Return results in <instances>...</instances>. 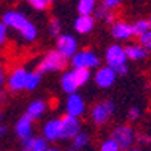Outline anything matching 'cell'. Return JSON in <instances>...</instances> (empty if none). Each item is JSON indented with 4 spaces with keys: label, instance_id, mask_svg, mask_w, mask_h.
<instances>
[{
    "label": "cell",
    "instance_id": "484cf974",
    "mask_svg": "<svg viewBox=\"0 0 151 151\" xmlns=\"http://www.w3.org/2000/svg\"><path fill=\"white\" fill-rule=\"evenodd\" d=\"M30 151H47V139L45 137H33Z\"/></svg>",
    "mask_w": 151,
    "mask_h": 151
},
{
    "label": "cell",
    "instance_id": "ac0fdd59",
    "mask_svg": "<svg viewBox=\"0 0 151 151\" xmlns=\"http://www.w3.org/2000/svg\"><path fill=\"white\" fill-rule=\"evenodd\" d=\"M92 17H94L95 20H103V21L107 23V24H112L113 21H115V14H113L109 8H106L103 3L95 6V9H94V12H92Z\"/></svg>",
    "mask_w": 151,
    "mask_h": 151
},
{
    "label": "cell",
    "instance_id": "f546056e",
    "mask_svg": "<svg viewBox=\"0 0 151 151\" xmlns=\"http://www.w3.org/2000/svg\"><path fill=\"white\" fill-rule=\"evenodd\" d=\"M30 3V6L36 11H45L47 6H48V2L47 0H27Z\"/></svg>",
    "mask_w": 151,
    "mask_h": 151
},
{
    "label": "cell",
    "instance_id": "5b68a950",
    "mask_svg": "<svg viewBox=\"0 0 151 151\" xmlns=\"http://www.w3.org/2000/svg\"><path fill=\"white\" fill-rule=\"evenodd\" d=\"M110 137L119 145L121 150H127L134 141V132L129 125H119L112 132Z\"/></svg>",
    "mask_w": 151,
    "mask_h": 151
},
{
    "label": "cell",
    "instance_id": "30bf717a",
    "mask_svg": "<svg viewBox=\"0 0 151 151\" xmlns=\"http://www.w3.org/2000/svg\"><path fill=\"white\" fill-rule=\"evenodd\" d=\"M8 27L14 29V30H18L21 32L24 27H26V24L29 23V20L26 18V15L21 14L18 11H8L6 14L3 15V20H2Z\"/></svg>",
    "mask_w": 151,
    "mask_h": 151
},
{
    "label": "cell",
    "instance_id": "d590c367",
    "mask_svg": "<svg viewBox=\"0 0 151 151\" xmlns=\"http://www.w3.org/2000/svg\"><path fill=\"white\" fill-rule=\"evenodd\" d=\"M0 101H3V91L0 89Z\"/></svg>",
    "mask_w": 151,
    "mask_h": 151
},
{
    "label": "cell",
    "instance_id": "83f0119b",
    "mask_svg": "<svg viewBox=\"0 0 151 151\" xmlns=\"http://www.w3.org/2000/svg\"><path fill=\"white\" fill-rule=\"evenodd\" d=\"M100 151H121L119 145L112 139V137H109L107 141H104L101 144V148H100Z\"/></svg>",
    "mask_w": 151,
    "mask_h": 151
},
{
    "label": "cell",
    "instance_id": "836d02e7",
    "mask_svg": "<svg viewBox=\"0 0 151 151\" xmlns=\"http://www.w3.org/2000/svg\"><path fill=\"white\" fill-rule=\"evenodd\" d=\"M5 80H6V73H5V68H3V65L0 64V86H2V85L5 83Z\"/></svg>",
    "mask_w": 151,
    "mask_h": 151
},
{
    "label": "cell",
    "instance_id": "603a6c76",
    "mask_svg": "<svg viewBox=\"0 0 151 151\" xmlns=\"http://www.w3.org/2000/svg\"><path fill=\"white\" fill-rule=\"evenodd\" d=\"M20 33H21V36H23V40H26V41H33V40H36V36H38L36 26H35L32 21H29V23L26 24V27H24Z\"/></svg>",
    "mask_w": 151,
    "mask_h": 151
},
{
    "label": "cell",
    "instance_id": "60d3db41",
    "mask_svg": "<svg viewBox=\"0 0 151 151\" xmlns=\"http://www.w3.org/2000/svg\"><path fill=\"white\" fill-rule=\"evenodd\" d=\"M47 151H58V150H47Z\"/></svg>",
    "mask_w": 151,
    "mask_h": 151
},
{
    "label": "cell",
    "instance_id": "277c9868",
    "mask_svg": "<svg viewBox=\"0 0 151 151\" xmlns=\"http://www.w3.org/2000/svg\"><path fill=\"white\" fill-rule=\"evenodd\" d=\"M104 59H106V64L110 68H115L118 65L127 64V55H125V52H124V47L119 45V44L109 45L107 50H106Z\"/></svg>",
    "mask_w": 151,
    "mask_h": 151
},
{
    "label": "cell",
    "instance_id": "e575fe53",
    "mask_svg": "<svg viewBox=\"0 0 151 151\" xmlns=\"http://www.w3.org/2000/svg\"><path fill=\"white\" fill-rule=\"evenodd\" d=\"M6 133V125H3L2 122H0V136H3Z\"/></svg>",
    "mask_w": 151,
    "mask_h": 151
},
{
    "label": "cell",
    "instance_id": "7c38bea8",
    "mask_svg": "<svg viewBox=\"0 0 151 151\" xmlns=\"http://www.w3.org/2000/svg\"><path fill=\"white\" fill-rule=\"evenodd\" d=\"M110 33L118 41H127V40H130L132 36H134L133 35V29H132V24L125 23V21H113Z\"/></svg>",
    "mask_w": 151,
    "mask_h": 151
},
{
    "label": "cell",
    "instance_id": "8fae6325",
    "mask_svg": "<svg viewBox=\"0 0 151 151\" xmlns=\"http://www.w3.org/2000/svg\"><path fill=\"white\" fill-rule=\"evenodd\" d=\"M65 107H67V113H68V115L77 116V118H79L80 115H83V112H85V109H86L85 100H83L79 94H76V92L70 94V97L67 98Z\"/></svg>",
    "mask_w": 151,
    "mask_h": 151
},
{
    "label": "cell",
    "instance_id": "74e56055",
    "mask_svg": "<svg viewBox=\"0 0 151 151\" xmlns=\"http://www.w3.org/2000/svg\"><path fill=\"white\" fill-rule=\"evenodd\" d=\"M47 2H48V3H52V2H55V0H47Z\"/></svg>",
    "mask_w": 151,
    "mask_h": 151
},
{
    "label": "cell",
    "instance_id": "b9f144b4",
    "mask_svg": "<svg viewBox=\"0 0 151 151\" xmlns=\"http://www.w3.org/2000/svg\"><path fill=\"white\" fill-rule=\"evenodd\" d=\"M148 21H150V27H151V18H150V20H148Z\"/></svg>",
    "mask_w": 151,
    "mask_h": 151
},
{
    "label": "cell",
    "instance_id": "4316f807",
    "mask_svg": "<svg viewBox=\"0 0 151 151\" xmlns=\"http://www.w3.org/2000/svg\"><path fill=\"white\" fill-rule=\"evenodd\" d=\"M60 29H62V24L58 18H52L48 24V32L52 36H59L60 35Z\"/></svg>",
    "mask_w": 151,
    "mask_h": 151
},
{
    "label": "cell",
    "instance_id": "5bb4252c",
    "mask_svg": "<svg viewBox=\"0 0 151 151\" xmlns=\"http://www.w3.org/2000/svg\"><path fill=\"white\" fill-rule=\"evenodd\" d=\"M32 118L29 115H23L18 122L15 124V134L20 137V139H26V137L32 136Z\"/></svg>",
    "mask_w": 151,
    "mask_h": 151
},
{
    "label": "cell",
    "instance_id": "1f68e13d",
    "mask_svg": "<svg viewBox=\"0 0 151 151\" xmlns=\"http://www.w3.org/2000/svg\"><path fill=\"white\" fill-rule=\"evenodd\" d=\"M101 3L109 9H115L116 6H119L122 3V0H101Z\"/></svg>",
    "mask_w": 151,
    "mask_h": 151
},
{
    "label": "cell",
    "instance_id": "8992f818",
    "mask_svg": "<svg viewBox=\"0 0 151 151\" xmlns=\"http://www.w3.org/2000/svg\"><path fill=\"white\" fill-rule=\"evenodd\" d=\"M62 122V134H60V139H73V137L80 132V122L77 116H73V115H64L60 118Z\"/></svg>",
    "mask_w": 151,
    "mask_h": 151
},
{
    "label": "cell",
    "instance_id": "9a60e30c",
    "mask_svg": "<svg viewBox=\"0 0 151 151\" xmlns=\"http://www.w3.org/2000/svg\"><path fill=\"white\" fill-rule=\"evenodd\" d=\"M95 26V18L92 15H79L74 21V29L82 35L89 33Z\"/></svg>",
    "mask_w": 151,
    "mask_h": 151
},
{
    "label": "cell",
    "instance_id": "f1b7e54d",
    "mask_svg": "<svg viewBox=\"0 0 151 151\" xmlns=\"http://www.w3.org/2000/svg\"><path fill=\"white\" fill-rule=\"evenodd\" d=\"M139 44H141L142 47H145L148 52H151V29L147 30L145 33H142V35L139 36Z\"/></svg>",
    "mask_w": 151,
    "mask_h": 151
},
{
    "label": "cell",
    "instance_id": "ab89813d",
    "mask_svg": "<svg viewBox=\"0 0 151 151\" xmlns=\"http://www.w3.org/2000/svg\"><path fill=\"white\" fill-rule=\"evenodd\" d=\"M148 142H150V144H151V137H148Z\"/></svg>",
    "mask_w": 151,
    "mask_h": 151
},
{
    "label": "cell",
    "instance_id": "cb8c5ba5",
    "mask_svg": "<svg viewBox=\"0 0 151 151\" xmlns=\"http://www.w3.org/2000/svg\"><path fill=\"white\" fill-rule=\"evenodd\" d=\"M132 29H133V35L134 36H141L142 33H145L147 30H150V21L148 20H137L136 23L132 24Z\"/></svg>",
    "mask_w": 151,
    "mask_h": 151
},
{
    "label": "cell",
    "instance_id": "d6a6232c",
    "mask_svg": "<svg viewBox=\"0 0 151 151\" xmlns=\"http://www.w3.org/2000/svg\"><path fill=\"white\" fill-rule=\"evenodd\" d=\"M141 116V109L139 107H132L130 110H129V118L132 119V121H134V119H137V118H139Z\"/></svg>",
    "mask_w": 151,
    "mask_h": 151
},
{
    "label": "cell",
    "instance_id": "4fadbf2b",
    "mask_svg": "<svg viewBox=\"0 0 151 151\" xmlns=\"http://www.w3.org/2000/svg\"><path fill=\"white\" fill-rule=\"evenodd\" d=\"M42 134L47 141H58L60 139V134H62V122H60V118H56V119H50L45 122L44 129H42Z\"/></svg>",
    "mask_w": 151,
    "mask_h": 151
},
{
    "label": "cell",
    "instance_id": "f35d334b",
    "mask_svg": "<svg viewBox=\"0 0 151 151\" xmlns=\"http://www.w3.org/2000/svg\"><path fill=\"white\" fill-rule=\"evenodd\" d=\"M129 151H141V150H129Z\"/></svg>",
    "mask_w": 151,
    "mask_h": 151
},
{
    "label": "cell",
    "instance_id": "3957f363",
    "mask_svg": "<svg viewBox=\"0 0 151 151\" xmlns=\"http://www.w3.org/2000/svg\"><path fill=\"white\" fill-rule=\"evenodd\" d=\"M113 110H115V104H113L112 101H109V100H104V101H100L92 107L91 118L97 125H101L112 116Z\"/></svg>",
    "mask_w": 151,
    "mask_h": 151
},
{
    "label": "cell",
    "instance_id": "8d00e7d4",
    "mask_svg": "<svg viewBox=\"0 0 151 151\" xmlns=\"http://www.w3.org/2000/svg\"><path fill=\"white\" fill-rule=\"evenodd\" d=\"M0 121H2V110H0Z\"/></svg>",
    "mask_w": 151,
    "mask_h": 151
},
{
    "label": "cell",
    "instance_id": "ffe728a7",
    "mask_svg": "<svg viewBox=\"0 0 151 151\" xmlns=\"http://www.w3.org/2000/svg\"><path fill=\"white\" fill-rule=\"evenodd\" d=\"M73 73H74V77H76V82H77L79 88L86 85L91 79V70L89 68H74Z\"/></svg>",
    "mask_w": 151,
    "mask_h": 151
},
{
    "label": "cell",
    "instance_id": "7a4b0ae2",
    "mask_svg": "<svg viewBox=\"0 0 151 151\" xmlns=\"http://www.w3.org/2000/svg\"><path fill=\"white\" fill-rule=\"evenodd\" d=\"M71 65L74 68H97L100 65V58L91 50H80L71 56Z\"/></svg>",
    "mask_w": 151,
    "mask_h": 151
},
{
    "label": "cell",
    "instance_id": "52a82bcc",
    "mask_svg": "<svg viewBox=\"0 0 151 151\" xmlns=\"http://www.w3.org/2000/svg\"><path fill=\"white\" fill-rule=\"evenodd\" d=\"M27 73L29 71L24 70V68H15L8 77V82H6L8 89L11 92H18V91L24 89L26 80H27Z\"/></svg>",
    "mask_w": 151,
    "mask_h": 151
},
{
    "label": "cell",
    "instance_id": "9c48e42d",
    "mask_svg": "<svg viewBox=\"0 0 151 151\" xmlns=\"http://www.w3.org/2000/svg\"><path fill=\"white\" fill-rule=\"evenodd\" d=\"M56 48L60 55H64L68 59L77 52V41L71 35H59L56 41Z\"/></svg>",
    "mask_w": 151,
    "mask_h": 151
},
{
    "label": "cell",
    "instance_id": "7402d4cb",
    "mask_svg": "<svg viewBox=\"0 0 151 151\" xmlns=\"http://www.w3.org/2000/svg\"><path fill=\"white\" fill-rule=\"evenodd\" d=\"M41 82V73L40 71H33V73H27V80H26V86L24 89L26 91H33L38 88Z\"/></svg>",
    "mask_w": 151,
    "mask_h": 151
},
{
    "label": "cell",
    "instance_id": "e0dca14e",
    "mask_svg": "<svg viewBox=\"0 0 151 151\" xmlns=\"http://www.w3.org/2000/svg\"><path fill=\"white\" fill-rule=\"evenodd\" d=\"M60 86H62V89H64V92H67V94H73V92H76V91L79 89L73 70L62 74V77H60Z\"/></svg>",
    "mask_w": 151,
    "mask_h": 151
},
{
    "label": "cell",
    "instance_id": "d4e9b609",
    "mask_svg": "<svg viewBox=\"0 0 151 151\" xmlns=\"http://www.w3.org/2000/svg\"><path fill=\"white\" fill-rule=\"evenodd\" d=\"M88 142H89V136H88L86 133H77L74 137H73V148L74 150H80V148H85L88 145Z\"/></svg>",
    "mask_w": 151,
    "mask_h": 151
},
{
    "label": "cell",
    "instance_id": "44dd1931",
    "mask_svg": "<svg viewBox=\"0 0 151 151\" xmlns=\"http://www.w3.org/2000/svg\"><path fill=\"white\" fill-rule=\"evenodd\" d=\"M95 6H97V0H79L77 11L80 15H92Z\"/></svg>",
    "mask_w": 151,
    "mask_h": 151
},
{
    "label": "cell",
    "instance_id": "4dcf8cb0",
    "mask_svg": "<svg viewBox=\"0 0 151 151\" xmlns=\"http://www.w3.org/2000/svg\"><path fill=\"white\" fill-rule=\"evenodd\" d=\"M6 38H8V26L3 21H0V44H3Z\"/></svg>",
    "mask_w": 151,
    "mask_h": 151
},
{
    "label": "cell",
    "instance_id": "6da1fadb",
    "mask_svg": "<svg viewBox=\"0 0 151 151\" xmlns=\"http://www.w3.org/2000/svg\"><path fill=\"white\" fill-rule=\"evenodd\" d=\"M65 65H67V58L64 55H60L58 50H52V52H48L40 60L36 71H40L41 74L52 73V71H60L65 68Z\"/></svg>",
    "mask_w": 151,
    "mask_h": 151
},
{
    "label": "cell",
    "instance_id": "d6986e66",
    "mask_svg": "<svg viewBox=\"0 0 151 151\" xmlns=\"http://www.w3.org/2000/svg\"><path fill=\"white\" fill-rule=\"evenodd\" d=\"M45 110V103L41 101V100H35V101H32L29 106H27V112H26V115H29L32 119H36V118H40L42 113Z\"/></svg>",
    "mask_w": 151,
    "mask_h": 151
},
{
    "label": "cell",
    "instance_id": "2e32d148",
    "mask_svg": "<svg viewBox=\"0 0 151 151\" xmlns=\"http://www.w3.org/2000/svg\"><path fill=\"white\" fill-rule=\"evenodd\" d=\"M124 52L127 55V59H130V60H142L148 55V50L145 47H142L139 42L137 44H134V42L127 44L124 47Z\"/></svg>",
    "mask_w": 151,
    "mask_h": 151
},
{
    "label": "cell",
    "instance_id": "ba28073f",
    "mask_svg": "<svg viewBox=\"0 0 151 151\" xmlns=\"http://www.w3.org/2000/svg\"><path fill=\"white\" fill-rule=\"evenodd\" d=\"M94 80L97 83V86L103 88V89H107L110 88L116 80V73L113 71V68H110L109 65L98 68L97 73L94 74Z\"/></svg>",
    "mask_w": 151,
    "mask_h": 151
}]
</instances>
